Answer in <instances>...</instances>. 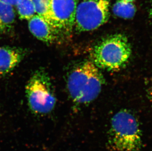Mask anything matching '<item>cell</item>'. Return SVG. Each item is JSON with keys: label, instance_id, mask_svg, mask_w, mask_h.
I'll return each mask as SVG.
<instances>
[{"label": "cell", "instance_id": "cell-1", "mask_svg": "<svg viewBox=\"0 0 152 151\" xmlns=\"http://www.w3.org/2000/svg\"><path fill=\"white\" fill-rule=\"evenodd\" d=\"M103 75L91 61L73 66L68 73L66 86L74 103L84 104L97 98L104 84Z\"/></svg>", "mask_w": 152, "mask_h": 151}, {"label": "cell", "instance_id": "cell-2", "mask_svg": "<svg viewBox=\"0 0 152 151\" xmlns=\"http://www.w3.org/2000/svg\"><path fill=\"white\" fill-rule=\"evenodd\" d=\"M132 52V47L126 36L113 34L95 46L92 53V62L99 68L115 71L125 67Z\"/></svg>", "mask_w": 152, "mask_h": 151}, {"label": "cell", "instance_id": "cell-3", "mask_svg": "<svg viewBox=\"0 0 152 151\" xmlns=\"http://www.w3.org/2000/svg\"><path fill=\"white\" fill-rule=\"evenodd\" d=\"M109 143L117 151H140L142 134L134 115L121 110L113 116L109 130Z\"/></svg>", "mask_w": 152, "mask_h": 151}, {"label": "cell", "instance_id": "cell-4", "mask_svg": "<svg viewBox=\"0 0 152 151\" xmlns=\"http://www.w3.org/2000/svg\"><path fill=\"white\" fill-rule=\"evenodd\" d=\"M25 92L28 106L34 114L46 115L54 110L56 95L50 76L44 69H39L32 75Z\"/></svg>", "mask_w": 152, "mask_h": 151}, {"label": "cell", "instance_id": "cell-5", "mask_svg": "<svg viewBox=\"0 0 152 151\" xmlns=\"http://www.w3.org/2000/svg\"><path fill=\"white\" fill-rule=\"evenodd\" d=\"M109 0H83L77 6L75 27L78 31L94 30L109 19Z\"/></svg>", "mask_w": 152, "mask_h": 151}, {"label": "cell", "instance_id": "cell-6", "mask_svg": "<svg viewBox=\"0 0 152 151\" xmlns=\"http://www.w3.org/2000/svg\"><path fill=\"white\" fill-rule=\"evenodd\" d=\"M76 0H49L48 23L59 34H69L75 25Z\"/></svg>", "mask_w": 152, "mask_h": 151}, {"label": "cell", "instance_id": "cell-7", "mask_svg": "<svg viewBox=\"0 0 152 151\" xmlns=\"http://www.w3.org/2000/svg\"><path fill=\"white\" fill-rule=\"evenodd\" d=\"M27 49L14 46H0V76L12 71L23 60Z\"/></svg>", "mask_w": 152, "mask_h": 151}, {"label": "cell", "instance_id": "cell-8", "mask_svg": "<svg viewBox=\"0 0 152 151\" xmlns=\"http://www.w3.org/2000/svg\"><path fill=\"white\" fill-rule=\"evenodd\" d=\"M31 33L37 39L48 44H53L60 36L58 32L44 19L36 15L29 20Z\"/></svg>", "mask_w": 152, "mask_h": 151}, {"label": "cell", "instance_id": "cell-9", "mask_svg": "<svg viewBox=\"0 0 152 151\" xmlns=\"http://www.w3.org/2000/svg\"><path fill=\"white\" fill-rule=\"evenodd\" d=\"M15 18V13L13 6L0 1V27L4 32L11 29Z\"/></svg>", "mask_w": 152, "mask_h": 151}, {"label": "cell", "instance_id": "cell-10", "mask_svg": "<svg viewBox=\"0 0 152 151\" xmlns=\"http://www.w3.org/2000/svg\"><path fill=\"white\" fill-rule=\"evenodd\" d=\"M112 11L115 15L125 19L132 18L135 15L136 9L132 2L117 0L114 4Z\"/></svg>", "mask_w": 152, "mask_h": 151}, {"label": "cell", "instance_id": "cell-11", "mask_svg": "<svg viewBox=\"0 0 152 151\" xmlns=\"http://www.w3.org/2000/svg\"><path fill=\"white\" fill-rule=\"evenodd\" d=\"M16 7L21 19L29 20L36 15V9L32 0H20Z\"/></svg>", "mask_w": 152, "mask_h": 151}, {"label": "cell", "instance_id": "cell-12", "mask_svg": "<svg viewBox=\"0 0 152 151\" xmlns=\"http://www.w3.org/2000/svg\"><path fill=\"white\" fill-rule=\"evenodd\" d=\"M32 1L34 4L37 15L48 23L49 0H32Z\"/></svg>", "mask_w": 152, "mask_h": 151}, {"label": "cell", "instance_id": "cell-13", "mask_svg": "<svg viewBox=\"0 0 152 151\" xmlns=\"http://www.w3.org/2000/svg\"><path fill=\"white\" fill-rule=\"evenodd\" d=\"M0 1L12 6H16L20 0H0Z\"/></svg>", "mask_w": 152, "mask_h": 151}, {"label": "cell", "instance_id": "cell-14", "mask_svg": "<svg viewBox=\"0 0 152 151\" xmlns=\"http://www.w3.org/2000/svg\"><path fill=\"white\" fill-rule=\"evenodd\" d=\"M148 96H149V99L150 101L151 102V103L152 104V83L151 84L149 88V90L148 91Z\"/></svg>", "mask_w": 152, "mask_h": 151}, {"label": "cell", "instance_id": "cell-15", "mask_svg": "<svg viewBox=\"0 0 152 151\" xmlns=\"http://www.w3.org/2000/svg\"><path fill=\"white\" fill-rule=\"evenodd\" d=\"M4 30H3L2 28L0 27V34H1V33H4Z\"/></svg>", "mask_w": 152, "mask_h": 151}, {"label": "cell", "instance_id": "cell-16", "mask_svg": "<svg viewBox=\"0 0 152 151\" xmlns=\"http://www.w3.org/2000/svg\"><path fill=\"white\" fill-rule=\"evenodd\" d=\"M124 1H128V2H132L133 3V1H134V0H123Z\"/></svg>", "mask_w": 152, "mask_h": 151}, {"label": "cell", "instance_id": "cell-17", "mask_svg": "<svg viewBox=\"0 0 152 151\" xmlns=\"http://www.w3.org/2000/svg\"><path fill=\"white\" fill-rule=\"evenodd\" d=\"M150 16H151V18H152V7H151V9H150Z\"/></svg>", "mask_w": 152, "mask_h": 151}]
</instances>
